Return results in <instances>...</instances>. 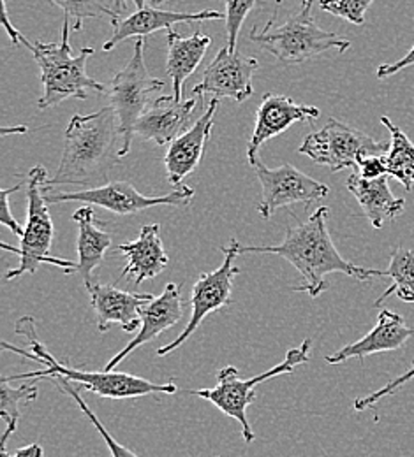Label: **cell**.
Instances as JSON below:
<instances>
[{
    "mask_svg": "<svg viewBox=\"0 0 414 457\" xmlns=\"http://www.w3.org/2000/svg\"><path fill=\"white\" fill-rule=\"evenodd\" d=\"M226 14L219 11H199V12H175V11H163L152 5H145L136 12L129 14L114 23V34L105 43L103 50L112 52L120 43L129 37H147L157 30L172 29L177 23H201L207 20H223Z\"/></svg>",
    "mask_w": 414,
    "mask_h": 457,
    "instance_id": "17",
    "label": "cell"
},
{
    "mask_svg": "<svg viewBox=\"0 0 414 457\" xmlns=\"http://www.w3.org/2000/svg\"><path fill=\"white\" fill-rule=\"evenodd\" d=\"M20 188H21V183H16L14 187L5 188V190L0 192V203H2V206H0V224L5 226V228H9V230H11L13 234H16L18 237L23 236V228H21V226L16 222V219L11 215V210H9V195L14 194V192H18Z\"/></svg>",
    "mask_w": 414,
    "mask_h": 457,
    "instance_id": "33",
    "label": "cell"
},
{
    "mask_svg": "<svg viewBox=\"0 0 414 457\" xmlns=\"http://www.w3.org/2000/svg\"><path fill=\"white\" fill-rule=\"evenodd\" d=\"M358 174L365 179H377L381 176H386L388 170L384 164V155H370V157H363L358 162Z\"/></svg>",
    "mask_w": 414,
    "mask_h": 457,
    "instance_id": "34",
    "label": "cell"
},
{
    "mask_svg": "<svg viewBox=\"0 0 414 457\" xmlns=\"http://www.w3.org/2000/svg\"><path fill=\"white\" fill-rule=\"evenodd\" d=\"M72 220L78 226V261L74 273L83 278V284L89 290L99 282L96 270L103 264L114 237L108 230L101 228L105 224H97L90 204L76 210Z\"/></svg>",
    "mask_w": 414,
    "mask_h": 457,
    "instance_id": "22",
    "label": "cell"
},
{
    "mask_svg": "<svg viewBox=\"0 0 414 457\" xmlns=\"http://www.w3.org/2000/svg\"><path fill=\"white\" fill-rule=\"evenodd\" d=\"M45 456V451L39 444H30L27 447H21L18 449L13 457H43Z\"/></svg>",
    "mask_w": 414,
    "mask_h": 457,
    "instance_id": "37",
    "label": "cell"
},
{
    "mask_svg": "<svg viewBox=\"0 0 414 457\" xmlns=\"http://www.w3.org/2000/svg\"><path fill=\"white\" fill-rule=\"evenodd\" d=\"M414 378V361L411 362V366H410V370L406 371V373H402L401 377H397L395 380H392V382H388L384 387H381L379 391H376V393H372V395H367L365 398H359V400L355 401V410L356 411H363V410H367V408H372L376 403L379 400H383L384 396H390V395H393L397 389H401L402 386H406L408 382H411Z\"/></svg>",
    "mask_w": 414,
    "mask_h": 457,
    "instance_id": "32",
    "label": "cell"
},
{
    "mask_svg": "<svg viewBox=\"0 0 414 457\" xmlns=\"http://www.w3.org/2000/svg\"><path fill=\"white\" fill-rule=\"evenodd\" d=\"M254 5L256 0H226V48L232 54L237 52L238 34Z\"/></svg>",
    "mask_w": 414,
    "mask_h": 457,
    "instance_id": "30",
    "label": "cell"
},
{
    "mask_svg": "<svg viewBox=\"0 0 414 457\" xmlns=\"http://www.w3.org/2000/svg\"><path fill=\"white\" fill-rule=\"evenodd\" d=\"M256 29L258 27L250 30L249 39L288 67L319 57L330 50L344 54L351 48L350 39L317 25L312 14V0H308L307 5H301V11L281 27H274V23L268 21L261 32Z\"/></svg>",
    "mask_w": 414,
    "mask_h": 457,
    "instance_id": "5",
    "label": "cell"
},
{
    "mask_svg": "<svg viewBox=\"0 0 414 457\" xmlns=\"http://www.w3.org/2000/svg\"><path fill=\"white\" fill-rule=\"evenodd\" d=\"M258 179L261 183V203L258 204V212L263 219H270L281 208L303 203L308 208L312 203L323 201L330 188L307 176L305 172L298 171L291 164H283L277 170H268L259 159L250 162Z\"/></svg>",
    "mask_w": 414,
    "mask_h": 457,
    "instance_id": "12",
    "label": "cell"
},
{
    "mask_svg": "<svg viewBox=\"0 0 414 457\" xmlns=\"http://www.w3.org/2000/svg\"><path fill=\"white\" fill-rule=\"evenodd\" d=\"M310 346H312V340H305L300 346L288 350V355L281 364L274 366L272 370H268L261 375L247 378V380H243L240 377L235 366H224L223 370L217 371V386L215 387L189 391V395L210 401L224 415L235 419L237 422H240V429H241V436H243L245 444H252L256 436L247 420V408L258 398V395L254 391L256 386H259L270 378H275L279 375L291 373L300 364H307L310 361Z\"/></svg>",
    "mask_w": 414,
    "mask_h": 457,
    "instance_id": "7",
    "label": "cell"
},
{
    "mask_svg": "<svg viewBox=\"0 0 414 457\" xmlns=\"http://www.w3.org/2000/svg\"><path fill=\"white\" fill-rule=\"evenodd\" d=\"M150 2H152L154 7H156V5H159V4H163V2H166V0H150ZM134 4L138 5V9H141V7L147 5V0H134Z\"/></svg>",
    "mask_w": 414,
    "mask_h": 457,
    "instance_id": "40",
    "label": "cell"
},
{
    "mask_svg": "<svg viewBox=\"0 0 414 457\" xmlns=\"http://www.w3.org/2000/svg\"><path fill=\"white\" fill-rule=\"evenodd\" d=\"M48 183V172L43 166L32 168L27 174V224L23 228L21 243L18 248L2 243L4 250L18 253L20 266L5 275V280H16L23 275H34L43 264L63 268L65 273H74L76 262L54 257V220L45 199L43 188Z\"/></svg>",
    "mask_w": 414,
    "mask_h": 457,
    "instance_id": "6",
    "label": "cell"
},
{
    "mask_svg": "<svg viewBox=\"0 0 414 457\" xmlns=\"http://www.w3.org/2000/svg\"><path fill=\"white\" fill-rule=\"evenodd\" d=\"M43 194L48 204L85 203L90 206L105 208L117 215H132L154 206H187L194 197V188L183 185L165 195H143L127 181H114L101 187L74 192H59L45 187Z\"/></svg>",
    "mask_w": 414,
    "mask_h": 457,
    "instance_id": "10",
    "label": "cell"
},
{
    "mask_svg": "<svg viewBox=\"0 0 414 457\" xmlns=\"http://www.w3.org/2000/svg\"><path fill=\"white\" fill-rule=\"evenodd\" d=\"M48 380H52V382H54V386H55L57 389H60L62 393H65L69 398H72V400L76 401V404L80 406L81 413L89 417V420L92 422V426L97 429V433H99V435L103 436V440L106 442L108 451H110L112 457H139L136 456L134 453H131L127 447H123L122 444H119V442H117V440L108 433V429L103 426V422L97 419V415L90 410V406H89V404L85 403V400L80 396V391L74 387V384H72V382H69L67 378L59 377V375L50 377Z\"/></svg>",
    "mask_w": 414,
    "mask_h": 457,
    "instance_id": "29",
    "label": "cell"
},
{
    "mask_svg": "<svg viewBox=\"0 0 414 457\" xmlns=\"http://www.w3.org/2000/svg\"><path fill=\"white\" fill-rule=\"evenodd\" d=\"M14 333L18 337H23L29 343V350H21L11 343H2L4 350H9L13 353H18L25 359H30L45 368L38 371H29L14 377H5L9 382L11 380H27V378H50V377H63L72 384L83 386L87 391L97 395L99 398H108V400H131V398H141V396H150V395H175L177 393V384L168 382V384H156L152 380L123 373V371H83L78 368H72L69 364L59 362L45 346V343L39 340L38 331H36V322L32 317H21L16 326Z\"/></svg>",
    "mask_w": 414,
    "mask_h": 457,
    "instance_id": "3",
    "label": "cell"
},
{
    "mask_svg": "<svg viewBox=\"0 0 414 457\" xmlns=\"http://www.w3.org/2000/svg\"><path fill=\"white\" fill-rule=\"evenodd\" d=\"M413 337L414 328L406 322L402 315L393 313L390 310H381L377 315L376 326L368 335H365L358 342L346 345L344 348L337 350L332 355H326L325 362L332 366H339L353 357L363 361L367 355L399 350Z\"/></svg>",
    "mask_w": 414,
    "mask_h": 457,
    "instance_id": "18",
    "label": "cell"
},
{
    "mask_svg": "<svg viewBox=\"0 0 414 457\" xmlns=\"http://www.w3.org/2000/svg\"><path fill=\"white\" fill-rule=\"evenodd\" d=\"M346 187L355 195L374 228H381L386 222H393L404 213L406 201L393 195L388 185V174L377 179H365L358 172H353L348 178Z\"/></svg>",
    "mask_w": 414,
    "mask_h": 457,
    "instance_id": "23",
    "label": "cell"
},
{
    "mask_svg": "<svg viewBox=\"0 0 414 457\" xmlns=\"http://www.w3.org/2000/svg\"><path fill=\"white\" fill-rule=\"evenodd\" d=\"M319 118V110L307 104H298L293 99L279 94H266L256 113V127L247 146L249 164L258 159L259 148L286 132L296 121Z\"/></svg>",
    "mask_w": 414,
    "mask_h": 457,
    "instance_id": "15",
    "label": "cell"
},
{
    "mask_svg": "<svg viewBox=\"0 0 414 457\" xmlns=\"http://www.w3.org/2000/svg\"><path fill=\"white\" fill-rule=\"evenodd\" d=\"M27 127L25 125H18V127H2V136L7 134H25Z\"/></svg>",
    "mask_w": 414,
    "mask_h": 457,
    "instance_id": "38",
    "label": "cell"
},
{
    "mask_svg": "<svg viewBox=\"0 0 414 457\" xmlns=\"http://www.w3.org/2000/svg\"><path fill=\"white\" fill-rule=\"evenodd\" d=\"M217 457H223V456H217Z\"/></svg>",
    "mask_w": 414,
    "mask_h": 457,
    "instance_id": "44",
    "label": "cell"
},
{
    "mask_svg": "<svg viewBox=\"0 0 414 457\" xmlns=\"http://www.w3.org/2000/svg\"><path fill=\"white\" fill-rule=\"evenodd\" d=\"M328 215L330 208H319L307 222H296V226L286 228L281 245L240 246V253H274L286 259L301 275V286L293 287V290L307 292L314 299L328 290L326 277L330 273H344L359 282L381 277L379 270L356 266L339 253L328 230Z\"/></svg>",
    "mask_w": 414,
    "mask_h": 457,
    "instance_id": "1",
    "label": "cell"
},
{
    "mask_svg": "<svg viewBox=\"0 0 414 457\" xmlns=\"http://www.w3.org/2000/svg\"><path fill=\"white\" fill-rule=\"evenodd\" d=\"M374 0H319V7L334 16L344 18L353 25L365 23V12Z\"/></svg>",
    "mask_w": 414,
    "mask_h": 457,
    "instance_id": "31",
    "label": "cell"
},
{
    "mask_svg": "<svg viewBox=\"0 0 414 457\" xmlns=\"http://www.w3.org/2000/svg\"><path fill=\"white\" fill-rule=\"evenodd\" d=\"M219 108V99L212 97L207 112L201 114L190 129L182 132L175 141L170 143L168 154L165 157L166 176L173 187H180V183L194 170H198L205 145L210 137L215 112Z\"/></svg>",
    "mask_w": 414,
    "mask_h": 457,
    "instance_id": "19",
    "label": "cell"
},
{
    "mask_svg": "<svg viewBox=\"0 0 414 457\" xmlns=\"http://www.w3.org/2000/svg\"><path fill=\"white\" fill-rule=\"evenodd\" d=\"M122 148L119 116L112 106L90 114H74L65 130L59 170L45 187H101L117 166Z\"/></svg>",
    "mask_w": 414,
    "mask_h": 457,
    "instance_id": "2",
    "label": "cell"
},
{
    "mask_svg": "<svg viewBox=\"0 0 414 457\" xmlns=\"http://www.w3.org/2000/svg\"><path fill=\"white\" fill-rule=\"evenodd\" d=\"M69 18L62 23L60 43L36 41L30 52L39 65L43 97L38 103L39 110L54 108L67 99L85 101L89 99V90L106 92V85L96 81L87 74V62L94 55V48H81L80 55L74 57L69 43Z\"/></svg>",
    "mask_w": 414,
    "mask_h": 457,
    "instance_id": "4",
    "label": "cell"
},
{
    "mask_svg": "<svg viewBox=\"0 0 414 457\" xmlns=\"http://www.w3.org/2000/svg\"><path fill=\"white\" fill-rule=\"evenodd\" d=\"M168 60H166V72L173 83V97L177 101H183V83L185 79L194 74L198 65L205 57L212 39L203 36L199 30L190 37H182L175 30H168Z\"/></svg>",
    "mask_w": 414,
    "mask_h": 457,
    "instance_id": "24",
    "label": "cell"
},
{
    "mask_svg": "<svg viewBox=\"0 0 414 457\" xmlns=\"http://www.w3.org/2000/svg\"><path fill=\"white\" fill-rule=\"evenodd\" d=\"M194 108L196 99L177 101L173 96L159 97L136 121L134 136H139L143 141H156L159 146L168 145L185 132Z\"/></svg>",
    "mask_w": 414,
    "mask_h": 457,
    "instance_id": "20",
    "label": "cell"
},
{
    "mask_svg": "<svg viewBox=\"0 0 414 457\" xmlns=\"http://www.w3.org/2000/svg\"><path fill=\"white\" fill-rule=\"evenodd\" d=\"M240 246L241 245L238 243L237 239H232V243L228 246H223V252H224L223 264L215 271L201 273L198 277V280L192 287V294H190L189 322L173 342L168 343L157 350L159 357H165V355L172 353L173 350H177L180 345H183L194 335V331L201 326V322L208 315H212L233 303V299H232L233 282H235V277L240 275V268L235 266V259L240 255Z\"/></svg>",
    "mask_w": 414,
    "mask_h": 457,
    "instance_id": "11",
    "label": "cell"
},
{
    "mask_svg": "<svg viewBox=\"0 0 414 457\" xmlns=\"http://www.w3.org/2000/svg\"><path fill=\"white\" fill-rule=\"evenodd\" d=\"M300 2H301V5H307V2H308V0H300Z\"/></svg>",
    "mask_w": 414,
    "mask_h": 457,
    "instance_id": "43",
    "label": "cell"
},
{
    "mask_svg": "<svg viewBox=\"0 0 414 457\" xmlns=\"http://www.w3.org/2000/svg\"><path fill=\"white\" fill-rule=\"evenodd\" d=\"M0 4H2V25H4V29H5V32H7L9 39H11V45H13V46L23 45V36H21V34L11 25V21H9L7 2H5V0H0Z\"/></svg>",
    "mask_w": 414,
    "mask_h": 457,
    "instance_id": "36",
    "label": "cell"
},
{
    "mask_svg": "<svg viewBox=\"0 0 414 457\" xmlns=\"http://www.w3.org/2000/svg\"><path fill=\"white\" fill-rule=\"evenodd\" d=\"M114 4H115V11L122 14L125 9H127V4H129V0H114Z\"/></svg>",
    "mask_w": 414,
    "mask_h": 457,
    "instance_id": "39",
    "label": "cell"
},
{
    "mask_svg": "<svg viewBox=\"0 0 414 457\" xmlns=\"http://www.w3.org/2000/svg\"><path fill=\"white\" fill-rule=\"evenodd\" d=\"M38 395H39V389L34 382L23 384L20 387H11L5 377L0 378V417L7 424L2 436L4 442H7L16 433L21 406L27 404L29 401L36 400Z\"/></svg>",
    "mask_w": 414,
    "mask_h": 457,
    "instance_id": "27",
    "label": "cell"
},
{
    "mask_svg": "<svg viewBox=\"0 0 414 457\" xmlns=\"http://www.w3.org/2000/svg\"><path fill=\"white\" fill-rule=\"evenodd\" d=\"M283 2H284V0H277V2H275V9H274V14H272V18H270L268 21H272V23L275 21V18H277V11H279V5H281Z\"/></svg>",
    "mask_w": 414,
    "mask_h": 457,
    "instance_id": "42",
    "label": "cell"
},
{
    "mask_svg": "<svg viewBox=\"0 0 414 457\" xmlns=\"http://www.w3.org/2000/svg\"><path fill=\"white\" fill-rule=\"evenodd\" d=\"M411 65H414V46L408 52V55H404L401 60H397V62H393V63H383V65H379L376 76H377L379 79H384V78L393 76V74H397V72H401V71H404V69H408V67H411Z\"/></svg>",
    "mask_w": 414,
    "mask_h": 457,
    "instance_id": "35",
    "label": "cell"
},
{
    "mask_svg": "<svg viewBox=\"0 0 414 457\" xmlns=\"http://www.w3.org/2000/svg\"><path fill=\"white\" fill-rule=\"evenodd\" d=\"M117 250L127 259L120 278L132 277L134 286H141L143 282L159 277L170 262L161 239L159 224L143 226L138 239L119 245Z\"/></svg>",
    "mask_w": 414,
    "mask_h": 457,
    "instance_id": "21",
    "label": "cell"
},
{
    "mask_svg": "<svg viewBox=\"0 0 414 457\" xmlns=\"http://www.w3.org/2000/svg\"><path fill=\"white\" fill-rule=\"evenodd\" d=\"M381 277L392 278V286L388 287L383 295L374 303L379 308L390 295H397L406 303H414V252L408 248H395L392 252L390 266L386 271H381Z\"/></svg>",
    "mask_w": 414,
    "mask_h": 457,
    "instance_id": "26",
    "label": "cell"
},
{
    "mask_svg": "<svg viewBox=\"0 0 414 457\" xmlns=\"http://www.w3.org/2000/svg\"><path fill=\"white\" fill-rule=\"evenodd\" d=\"M145 45L147 37H138L134 45V54L129 63L115 74L112 83L106 85L110 106L119 116L120 132H122V148L120 159L129 155L134 125L139 116L152 104V94L161 92L165 83L150 74L145 63Z\"/></svg>",
    "mask_w": 414,
    "mask_h": 457,
    "instance_id": "8",
    "label": "cell"
},
{
    "mask_svg": "<svg viewBox=\"0 0 414 457\" xmlns=\"http://www.w3.org/2000/svg\"><path fill=\"white\" fill-rule=\"evenodd\" d=\"M381 123L390 130V150L384 155L388 176L399 179L406 190H411L414 183L413 141L388 118L381 116Z\"/></svg>",
    "mask_w": 414,
    "mask_h": 457,
    "instance_id": "25",
    "label": "cell"
},
{
    "mask_svg": "<svg viewBox=\"0 0 414 457\" xmlns=\"http://www.w3.org/2000/svg\"><path fill=\"white\" fill-rule=\"evenodd\" d=\"M141 328L136 338H132L127 346H123L114 359H110L105 366L106 371H112L119 366L120 362L131 355L136 348H139L145 343L156 340L161 333L173 328L178 320L183 317V301H182V290L180 286L170 282L165 287L163 294L148 301L141 312Z\"/></svg>",
    "mask_w": 414,
    "mask_h": 457,
    "instance_id": "16",
    "label": "cell"
},
{
    "mask_svg": "<svg viewBox=\"0 0 414 457\" xmlns=\"http://www.w3.org/2000/svg\"><path fill=\"white\" fill-rule=\"evenodd\" d=\"M5 445H7V442L2 440V444H0V457H13L7 453V447H5Z\"/></svg>",
    "mask_w": 414,
    "mask_h": 457,
    "instance_id": "41",
    "label": "cell"
},
{
    "mask_svg": "<svg viewBox=\"0 0 414 457\" xmlns=\"http://www.w3.org/2000/svg\"><path fill=\"white\" fill-rule=\"evenodd\" d=\"M258 67L259 63L256 58L245 57L240 52L232 54L224 46L205 69L201 83L192 88V96H212L217 99L226 97L245 103L254 94L252 78Z\"/></svg>",
    "mask_w": 414,
    "mask_h": 457,
    "instance_id": "13",
    "label": "cell"
},
{
    "mask_svg": "<svg viewBox=\"0 0 414 457\" xmlns=\"http://www.w3.org/2000/svg\"><path fill=\"white\" fill-rule=\"evenodd\" d=\"M388 150V143H381L335 118H330L321 130L308 134L298 148L300 154L332 172L358 168L363 157L386 155Z\"/></svg>",
    "mask_w": 414,
    "mask_h": 457,
    "instance_id": "9",
    "label": "cell"
},
{
    "mask_svg": "<svg viewBox=\"0 0 414 457\" xmlns=\"http://www.w3.org/2000/svg\"><path fill=\"white\" fill-rule=\"evenodd\" d=\"M89 294L101 333H108L114 326H120L125 333H134L141 328V308L156 297L154 294L127 292L112 284L105 286L99 282L89 288Z\"/></svg>",
    "mask_w": 414,
    "mask_h": 457,
    "instance_id": "14",
    "label": "cell"
},
{
    "mask_svg": "<svg viewBox=\"0 0 414 457\" xmlns=\"http://www.w3.org/2000/svg\"><path fill=\"white\" fill-rule=\"evenodd\" d=\"M54 5L60 7L67 18L74 20L72 30L80 32L83 20L87 18H108L114 25L120 18L115 11L114 0H50Z\"/></svg>",
    "mask_w": 414,
    "mask_h": 457,
    "instance_id": "28",
    "label": "cell"
}]
</instances>
